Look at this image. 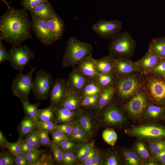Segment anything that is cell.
Returning <instances> with one entry per match:
<instances>
[{"label": "cell", "instance_id": "cell-46", "mask_svg": "<svg viewBox=\"0 0 165 165\" xmlns=\"http://www.w3.org/2000/svg\"><path fill=\"white\" fill-rule=\"evenodd\" d=\"M73 129V125L71 122L56 124L53 130H60L67 134L69 137L72 134Z\"/></svg>", "mask_w": 165, "mask_h": 165}, {"label": "cell", "instance_id": "cell-3", "mask_svg": "<svg viewBox=\"0 0 165 165\" xmlns=\"http://www.w3.org/2000/svg\"><path fill=\"white\" fill-rule=\"evenodd\" d=\"M93 51L91 43L72 37L67 41L62 65L65 68H74L83 58L92 55Z\"/></svg>", "mask_w": 165, "mask_h": 165}, {"label": "cell", "instance_id": "cell-54", "mask_svg": "<svg viewBox=\"0 0 165 165\" xmlns=\"http://www.w3.org/2000/svg\"><path fill=\"white\" fill-rule=\"evenodd\" d=\"M153 157L157 165H165V150L154 155Z\"/></svg>", "mask_w": 165, "mask_h": 165}, {"label": "cell", "instance_id": "cell-52", "mask_svg": "<svg viewBox=\"0 0 165 165\" xmlns=\"http://www.w3.org/2000/svg\"><path fill=\"white\" fill-rule=\"evenodd\" d=\"M21 147L22 153H24L36 150L38 149L26 141L24 139H21Z\"/></svg>", "mask_w": 165, "mask_h": 165}, {"label": "cell", "instance_id": "cell-21", "mask_svg": "<svg viewBox=\"0 0 165 165\" xmlns=\"http://www.w3.org/2000/svg\"><path fill=\"white\" fill-rule=\"evenodd\" d=\"M29 12L31 18H40L45 20L56 13L53 5L49 1L42 3Z\"/></svg>", "mask_w": 165, "mask_h": 165}, {"label": "cell", "instance_id": "cell-55", "mask_svg": "<svg viewBox=\"0 0 165 165\" xmlns=\"http://www.w3.org/2000/svg\"><path fill=\"white\" fill-rule=\"evenodd\" d=\"M14 163L16 165H29L24 153L14 157Z\"/></svg>", "mask_w": 165, "mask_h": 165}, {"label": "cell", "instance_id": "cell-57", "mask_svg": "<svg viewBox=\"0 0 165 165\" xmlns=\"http://www.w3.org/2000/svg\"><path fill=\"white\" fill-rule=\"evenodd\" d=\"M8 142L5 137L0 130V147L1 148H5V146Z\"/></svg>", "mask_w": 165, "mask_h": 165}, {"label": "cell", "instance_id": "cell-32", "mask_svg": "<svg viewBox=\"0 0 165 165\" xmlns=\"http://www.w3.org/2000/svg\"><path fill=\"white\" fill-rule=\"evenodd\" d=\"M94 79L98 85L104 89L107 87L114 85L116 78L113 74H98Z\"/></svg>", "mask_w": 165, "mask_h": 165}, {"label": "cell", "instance_id": "cell-30", "mask_svg": "<svg viewBox=\"0 0 165 165\" xmlns=\"http://www.w3.org/2000/svg\"><path fill=\"white\" fill-rule=\"evenodd\" d=\"M37 124L33 119L25 114L17 127V130L20 137H27L37 127Z\"/></svg>", "mask_w": 165, "mask_h": 165}, {"label": "cell", "instance_id": "cell-15", "mask_svg": "<svg viewBox=\"0 0 165 165\" xmlns=\"http://www.w3.org/2000/svg\"><path fill=\"white\" fill-rule=\"evenodd\" d=\"M163 59L157 57L148 50L142 58L134 62L137 72L142 75L150 73Z\"/></svg>", "mask_w": 165, "mask_h": 165}, {"label": "cell", "instance_id": "cell-56", "mask_svg": "<svg viewBox=\"0 0 165 165\" xmlns=\"http://www.w3.org/2000/svg\"><path fill=\"white\" fill-rule=\"evenodd\" d=\"M95 149L94 147L86 157L85 159L82 162V164L84 165H90L91 160L95 153Z\"/></svg>", "mask_w": 165, "mask_h": 165}, {"label": "cell", "instance_id": "cell-6", "mask_svg": "<svg viewBox=\"0 0 165 165\" xmlns=\"http://www.w3.org/2000/svg\"><path fill=\"white\" fill-rule=\"evenodd\" d=\"M137 42L127 31L120 32L108 46L109 54L115 58H130L134 55Z\"/></svg>", "mask_w": 165, "mask_h": 165}, {"label": "cell", "instance_id": "cell-27", "mask_svg": "<svg viewBox=\"0 0 165 165\" xmlns=\"http://www.w3.org/2000/svg\"><path fill=\"white\" fill-rule=\"evenodd\" d=\"M101 165H123L120 149H112L106 152L103 155Z\"/></svg>", "mask_w": 165, "mask_h": 165}, {"label": "cell", "instance_id": "cell-45", "mask_svg": "<svg viewBox=\"0 0 165 165\" xmlns=\"http://www.w3.org/2000/svg\"><path fill=\"white\" fill-rule=\"evenodd\" d=\"M49 0H22L20 3L25 10L30 11L42 3Z\"/></svg>", "mask_w": 165, "mask_h": 165}, {"label": "cell", "instance_id": "cell-60", "mask_svg": "<svg viewBox=\"0 0 165 165\" xmlns=\"http://www.w3.org/2000/svg\"><path fill=\"white\" fill-rule=\"evenodd\" d=\"M144 165H157V164L153 158L145 162Z\"/></svg>", "mask_w": 165, "mask_h": 165}, {"label": "cell", "instance_id": "cell-38", "mask_svg": "<svg viewBox=\"0 0 165 165\" xmlns=\"http://www.w3.org/2000/svg\"><path fill=\"white\" fill-rule=\"evenodd\" d=\"M21 138H19L16 142L12 143L8 141L5 148H7L10 154L15 157L22 153L21 147Z\"/></svg>", "mask_w": 165, "mask_h": 165}, {"label": "cell", "instance_id": "cell-58", "mask_svg": "<svg viewBox=\"0 0 165 165\" xmlns=\"http://www.w3.org/2000/svg\"><path fill=\"white\" fill-rule=\"evenodd\" d=\"M62 163L65 165H70L68 151L64 152L63 157Z\"/></svg>", "mask_w": 165, "mask_h": 165}, {"label": "cell", "instance_id": "cell-47", "mask_svg": "<svg viewBox=\"0 0 165 165\" xmlns=\"http://www.w3.org/2000/svg\"><path fill=\"white\" fill-rule=\"evenodd\" d=\"M52 136L53 141L55 142H59L68 138V136L63 132L54 130L50 132Z\"/></svg>", "mask_w": 165, "mask_h": 165}, {"label": "cell", "instance_id": "cell-5", "mask_svg": "<svg viewBox=\"0 0 165 165\" xmlns=\"http://www.w3.org/2000/svg\"><path fill=\"white\" fill-rule=\"evenodd\" d=\"M143 76L142 89L149 103L165 106V80L161 76L151 73Z\"/></svg>", "mask_w": 165, "mask_h": 165}, {"label": "cell", "instance_id": "cell-50", "mask_svg": "<svg viewBox=\"0 0 165 165\" xmlns=\"http://www.w3.org/2000/svg\"><path fill=\"white\" fill-rule=\"evenodd\" d=\"M2 39L0 37V64L3 62L9 61V53L6 49L2 42Z\"/></svg>", "mask_w": 165, "mask_h": 165}, {"label": "cell", "instance_id": "cell-51", "mask_svg": "<svg viewBox=\"0 0 165 165\" xmlns=\"http://www.w3.org/2000/svg\"><path fill=\"white\" fill-rule=\"evenodd\" d=\"M7 153H0V165H12L14 163V158Z\"/></svg>", "mask_w": 165, "mask_h": 165}, {"label": "cell", "instance_id": "cell-19", "mask_svg": "<svg viewBox=\"0 0 165 165\" xmlns=\"http://www.w3.org/2000/svg\"><path fill=\"white\" fill-rule=\"evenodd\" d=\"M78 70L88 79H93L98 74L97 71L95 59L92 55L82 59L77 64Z\"/></svg>", "mask_w": 165, "mask_h": 165}, {"label": "cell", "instance_id": "cell-42", "mask_svg": "<svg viewBox=\"0 0 165 165\" xmlns=\"http://www.w3.org/2000/svg\"><path fill=\"white\" fill-rule=\"evenodd\" d=\"M38 128H35L24 140L35 147L38 148L41 145L38 134Z\"/></svg>", "mask_w": 165, "mask_h": 165}, {"label": "cell", "instance_id": "cell-49", "mask_svg": "<svg viewBox=\"0 0 165 165\" xmlns=\"http://www.w3.org/2000/svg\"><path fill=\"white\" fill-rule=\"evenodd\" d=\"M165 72V59H163L152 70L150 73L161 76Z\"/></svg>", "mask_w": 165, "mask_h": 165}, {"label": "cell", "instance_id": "cell-59", "mask_svg": "<svg viewBox=\"0 0 165 165\" xmlns=\"http://www.w3.org/2000/svg\"><path fill=\"white\" fill-rule=\"evenodd\" d=\"M73 153V152L68 151L70 165L73 164L77 160V157L74 155Z\"/></svg>", "mask_w": 165, "mask_h": 165}, {"label": "cell", "instance_id": "cell-10", "mask_svg": "<svg viewBox=\"0 0 165 165\" xmlns=\"http://www.w3.org/2000/svg\"><path fill=\"white\" fill-rule=\"evenodd\" d=\"M36 69V67L31 68L27 74L20 72L17 75L11 84V88L13 95L29 102V96L32 89L33 75Z\"/></svg>", "mask_w": 165, "mask_h": 165}, {"label": "cell", "instance_id": "cell-1", "mask_svg": "<svg viewBox=\"0 0 165 165\" xmlns=\"http://www.w3.org/2000/svg\"><path fill=\"white\" fill-rule=\"evenodd\" d=\"M27 10L8 6L5 13L0 17V37L13 46H18L32 37Z\"/></svg>", "mask_w": 165, "mask_h": 165}, {"label": "cell", "instance_id": "cell-12", "mask_svg": "<svg viewBox=\"0 0 165 165\" xmlns=\"http://www.w3.org/2000/svg\"><path fill=\"white\" fill-rule=\"evenodd\" d=\"M123 28L122 22L116 19L110 20H100L92 27L93 30L100 37L111 40L121 32Z\"/></svg>", "mask_w": 165, "mask_h": 165}, {"label": "cell", "instance_id": "cell-22", "mask_svg": "<svg viewBox=\"0 0 165 165\" xmlns=\"http://www.w3.org/2000/svg\"><path fill=\"white\" fill-rule=\"evenodd\" d=\"M82 100L80 95L68 90L60 106L70 111H76L80 107Z\"/></svg>", "mask_w": 165, "mask_h": 165}, {"label": "cell", "instance_id": "cell-24", "mask_svg": "<svg viewBox=\"0 0 165 165\" xmlns=\"http://www.w3.org/2000/svg\"><path fill=\"white\" fill-rule=\"evenodd\" d=\"M115 60V58L109 54L98 59H95L96 66L98 74H113V66Z\"/></svg>", "mask_w": 165, "mask_h": 165}, {"label": "cell", "instance_id": "cell-17", "mask_svg": "<svg viewBox=\"0 0 165 165\" xmlns=\"http://www.w3.org/2000/svg\"><path fill=\"white\" fill-rule=\"evenodd\" d=\"M137 72L134 62L130 58H115L113 66V74L116 78L126 75Z\"/></svg>", "mask_w": 165, "mask_h": 165}, {"label": "cell", "instance_id": "cell-37", "mask_svg": "<svg viewBox=\"0 0 165 165\" xmlns=\"http://www.w3.org/2000/svg\"><path fill=\"white\" fill-rule=\"evenodd\" d=\"M102 136L105 141L113 147L117 139V135L112 128H107L103 132Z\"/></svg>", "mask_w": 165, "mask_h": 165}, {"label": "cell", "instance_id": "cell-31", "mask_svg": "<svg viewBox=\"0 0 165 165\" xmlns=\"http://www.w3.org/2000/svg\"><path fill=\"white\" fill-rule=\"evenodd\" d=\"M103 89L99 86L95 80L88 79L80 94L81 97L100 94Z\"/></svg>", "mask_w": 165, "mask_h": 165}, {"label": "cell", "instance_id": "cell-8", "mask_svg": "<svg viewBox=\"0 0 165 165\" xmlns=\"http://www.w3.org/2000/svg\"><path fill=\"white\" fill-rule=\"evenodd\" d=\"M148 103L146 95L142 89L129 101L122 105L120 108L130 120L139 124L144 122L143 112Z\"/></svg>", "mask_w": 165, "mask_h": 165}, {"label": "cell", "instance_id": "cell-44", "mask_svg": "<svg viewBox=\"0 0 165 165\" xmlns=\"http://www.w3.org/2000/svg\"><path fill=\"white\" fill-rule=\"evenodd\" d=\"M38 134L41 145L50 146L52 141L49 136V132L40 129H38Z\"/></svg>", "mask_w": 165, "mask_h": 165}, {"label": "cell", "instance_id": "cell-16", "mask_svg": "<svg viewBox=\"0 0 165 165\" xmlns=\"http://www.w3.org/2000/svg\"><path fill=\"white\" fill-rule=\"evenodd\" d=\"M88 80L77 68L74 67L68 75L67 82L68 90L80 95Z\"/></svg>", "mask_w": 165, "mask_h": 165}, {"label": "cell", "instance_id": "cell-35", "mask_svg": "<svg viewBox=\"0 0 165 165\" xmlns=\"http://www.w3.org/2000/svg\"><path fill=\"white\" fill-rule=\"evenodd\" d=\"M146 142L148 148L152 156L165 150V139Z\"/></svg>", "mask_w": 165, "mask_h": 165}, {"label": "cell", "instance_id": "cell-7", "mask_svg": "<svg viewBox=\"0 0 165 165\" xmlns=\"http://www.w3.org/2000/svg\"><path fill=\"white\" fill-rule=\"evenodd\" d=\"M100 112V123L103 127L125 129L130 125V120L115 102H111Z\"/></svg>", "mask_w": 165, "mask_h": 165}, {"label": "cell", "instance_id": "cell-4", "mask_svg": "<svg viewBox=\"0 0 165 165\" xmlns=\"http://www.w3.org/2000/svg\"><path fill=\"white\" fill-rule=\"evenodd\" d=\"M130 137L136 138L146 142L165 139V125L158 122H143L130 125L124 129Z\"/></svg>", "mask_w": 165, "mask_h": 165}, {"label": "cell", "instance_id": "cell-48", "mask_svg": "<svg viewBox=\"0 0 165 165\" xmlns=\"http://www.w3.org/2000/svg\"><path fill=\"white\" fill-rule=\"evenodd\" d=\"M56 124L54 122H45L38 120L37 124L36 127L38 129L50 132L54 130Z\"/></svg>", "mask_w": 165, "mask_h": 165}, {"label": "cell", "instance_id": "cell-25", "mask_svg": "<svg viewBox=\"0 0 165 165\" xmlns=\"http://www.w3.org/2000/svg\"><path fill=\"white\" fill-rule=\"evenodd\" d=\"M131 148L144 163L153 159L147 146L146 142L137 139L134 141Z\"/></svg>", "mask_w": 165, "mask_h": 165}, {"label": "cell", "instance_id": "cell-62", "mask_svg": "<svg viewBox=\"0 0 165 165\" xmlns=\"http://www.w3.org/2000/svg\"><path fill=\"white\" fill-rule=\"evenodd\" d=\"M164 120H165V119H164Z\"/></svg>", "mask_w": 165, "mask_h": 165}, {"label": "cell", "instance_id": "cell-33", "mask_svg": "<svg viewBox=\"0 0 165 165\" xmlns=\"http://www.w3.org/2000/svg\"><path fill=\"white\" fill-rule=\"evenodd\" d=\"M22 104L23 107L26 115L33 119L37 123L38 121L37 117L38 107L40 103L38 102L34 104L30 103L23 99H20Z\"/></svg>", "mask_w": 165, "mask_h": 165}, {"label": "cell", "instance_id": "cell-29", "mask_svg": "<svg viewBox=\"0 0 165 165\" xmlns=\"http://www.w3.org/2000/svg\"><path fill=\"white\" fill-rule=\"evenodd\" d=\"M123 165H143V163L131 148H120Z\"/></svg>", "mask_w": 165, "mask_h": 165}, {"label": "cell", "instance_id": "cell-34", "mask_svg": "<svg viewBox=\"0 0 165 165\" xmlns=\"http://www.w3.org/2000/svg\"><path fill=\"white\" fill-rule=\"evenodd\" d=\"M55 107L50 105L43 109H38L37 117L38 120L45 122H54Z\"/></svg>", "mask_w": 165, "mask_h": 165}, {"label": "cell", "instance_id": "cell-53", "mask_svg": "<svg viewBox=\"0 0 165 165\" xmlns=\"http://www.w3.org/2000/svg\"><path fill=\"white\" fill-rule=\"evenodd\" d=\"M103 155L100 152L95 149V153L91 160L90 165H101Z\"/></svg>", "mask_w": 165, "mask_h": 165}, {"label": "cell", "instance_id": "cell-61", "mask_svg": "<svg viewBox=\"0 0 165 165\" xmlns=\"http://www.w3.org/2000/svg\"><path fill=\"white\" fill-rule=\"evenodd\" d=\"M162 77L165 80V73L162 76Z\"/></svg>", "mask_w": 165, "mask_h": 165}, {"label": "cell", "instance_id": "cell-41", "mask_svg": "<svg viewBox=\"0 0 165 165\" xmlns=\"http://www.w3.org/2000/svg\"><path fill=\"white\" fill-rule=\"evenodd\" d=\"M50 146L55 161L58 163H62L64 152L53 141Z\"/></svg>", "mask_w": 165, "mask_h": 165}, {"label": "cell", "instance_id": "cell-9", "mask_svg": "<svg viewBox=\"0 0 165 165\" xmlns=\"http://www.w3.org/2000/svg\"><path fill=\"white\" fill-rule=\"evenodd\" d=\"M54 81L52 75L43 69L36 73L33 81L32 92L38 100L44 101L50 96Z\"/></svg>", "mask_w": 165, "mask_h": 165}, {"label": "cell", "instance_id": "cell-13", "mask_svg": "<svg viewBox=\"0 0 165 165\" xmlns=\"http://www.w3.org/2000/svg\"><path fill=\"white\" fill-rule=\"evenodd\" d=\"M31 28L39 40L46 45H51L56 42L46 20L40 18H31Z\"/></svg>", "mask_w": 165, "mask_h": 165}, {"label": "cell", "instance_id": "cell-36", "mask_svg": "<svg viewBox=\"0 0 165 165\" xmlns=\"http://www.w3.org/2000/svg\"><path fill=\"white\" fill-rule=\"evenodd\" d=\"M94 147V143L93 142L88 143L79 146L76 150L77 158L82 162Z\"/></svg>", "mask_w": 165, "mask_h": 165}, {"label": "cell", "instance_id": "cell-26", "mask_svg": "<svg viewBox=\"0 0 165 165\" xmlns=\"http://www.w3.org/2000/svg\"><path fill=\"white\" fill-rule=\"evenodd\" d=\"M115 92L114 85L107 87L102 90L99 94L97 108V113L100 112L111 102L114 97Z\"/></svg>", "mask_w": 165, "mask_h": 165}, {"label": "cell", "instance_id": "cell-11", "mask_svg": "<svg viewBox=\"0 0 165 165\" xmlns=\"http://www.w3.org/2000/svg\"><path fill=\"white\" fill-rule=\"evenodd\" d=\"M9 61L14 69L22 72L24 68L35 57L34 53L27 45L13 46L9 51Z\"/></svg>", "mask_w": 165, "mask_h": 165}, {"label": "cell", "instance_id": "cell-23", "mask_svg": "<svg viewBox=\"0 0 165 165\" xmlns=\"http://www.w3.org/2000/svg\"><path fill=\"white\" fill-rule=\"evenodd\" d=\"M77 111H70L61 106L56 107L54 122L56 124L70 123L76 117Z\"/></svg>", "mask_w": 165, "mask_h": 165}, {"label": "cell", "instance_id": "cell-18", "mask_svg": "<svg viewBox=\"0 0 165 165\" xmlns=\"http://www.w3.org/2000/svg\"><path fill=\"white\" fill-rule=\"evenodd\" d=\"M144 122H158L165 119V106L148 103L143 113Z\"/></svg>", "mask_w": 165, "mask_h": 165}, {"label": "cell", "instance_id": "cell-2", "mask_svg": "<svg viewBox=\"0 0 165 165\" xmlns=\"http://www.w3.org/2000/svg\"><path fill=\"white\" fill-rule=\"evenodd\" d=\"M115 95L121 105L127 103L142 90L143 76L138 72L116 78L114 85Z\"/></svg>", "mask_w": 165, "mask_h": 165}, {"label": "cell", "instance_id": "cell-43", "mask_svg": "<svg viewBox=\"0 0 165 165\" xmlns=\"http://www.w3.org/2000/svg\"><path fill=\"white\" fill-rule=\"evenodd\" d=\"M42 150H37L24 153L29 165H35L40 158Z\"/></svg>", "mask_w": 165, "mask_h": 165}, {"label": "cell", "instance_id": "cell-20", "mask_svg": "<svg viewBox=\"0 0 165 165\" xmlns=\"http://www.w3.org/2000/svg\"><path fill=\"white\" fill-rule=\"evenodd\" d=\"M46 21L56 42L60 39L65 28V24L63 19L56 13Z\"/></svg>", "mask_w": 165, "mask_h": 165}, {"label": "cell", "instance_id": "cell-40", "mask_svg": "<svg viewBox=\"0 0 165 165\" xmlns=\"http://www.w3.org/2000/svg\"><path fill=\"white\" fill-rule=\"evenodd\" d=\"M100 94L88 96L82 98L80 106L97 107Z\"/></svg>", "mask_w": 165, "mask_h": 165}, {"label": "cell", "instance_id": "cell-14", "mask_svg": "<svg viewBox=\"0 0 165 165\" xmlns=\"http://www.w3.org/2000/svg\"><path fill=\"white\" fill-rule=\"evenodd\" d=\"M68 91L67 80L57 78L54 81L50 95V105L55 108L60 106Z\"/></svg>", "mask_w": 165, "mask_h": 165}, {"label": "cell", "instance_id": "cell-39", "mask_svg": "<svg viewBox=\"0 0 165 165\" xmlns=\"http://www.w3.org/2000/svg\"><path fill=\"white\" fill-rule=\"evenodd\" d=\"M64 152H74L77 147V144L69 138L59 142H55Z\"/></svg>", "mask_w": 165, "mask_h": 165}, {"label": "cell", "instance_id": "cell-28", "mask_svg": "<svg viewBox=\"0 0 165 165\" xmlns=\"http://www.w3.org/2000/svg\"><path fill=\"white\" fill-rule=\"evenodd\" d=\"M148 50L157 57L165 59V37L152 38L148 44Z\"/></svg>", "mask_w": 165, "mask_h": 165}]
</instances>
